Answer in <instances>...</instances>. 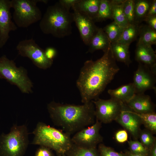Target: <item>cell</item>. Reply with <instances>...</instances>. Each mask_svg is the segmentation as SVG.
Instances as JSON below:
<instances>
[{"instance_id":"cell-1","label":"cell","mask_w":156,"mask_h":156,"mask_svg":"<svg viewBox=\"0 0 156 156\" xmlns=\"http://www.w3.org/2000/svg\"><path fill=\"white\" fill-rule=\"evenodd\" d=\"M97 60L86 61L76 81L83 103L95 100L114 79L120 68L111 46Z\"/></svg>"},{"instance_id":"cell-2","label":"cell","mask_w":156,"mask_h":156,"mask_svg":"<svg viewBox=\"0 0 156 156\" xmlns=\"http://www.w3.org/2000/svg\"><path fill=\"white\" fill-rule=\"evenodd\" d=\"M47 109L54 124L70 135L91 125L96 120L95 107L92 101L81 105L53 101L47 104Z\"/></svg>"},{"instance_id":"cell-3","label":"cell","mask_w":156,"mask_h":156,"mask_svg":"<svg viewBox=\"0 0 156 156\" xmlns=\"http://www.w3.org/2000/svg\"><path fill=\"white\" fill-rule=\"evenodd\" d=\"M39 23L41 31L46 34L62 38L72 34L73 13L62 6L58 2L47 8Z\"/></svg>"},{"instance_id":"cell-4","label":"cell","mask_w":156,"mask_h":156,"mask_svg":"<svg viewBox=\"0 0 156 156\" xmlns=\"http://www.w3.org/2000/svg\"><path fill=\"white\" fill-rule=\"evenodd\" d=\"M32 134V144L53 150L58 156L65 155L73 144L70 135L42 122L38 123Z\"/></svg>"},{"instance_id":"cell-5","label":"cell","mask_w":156,"mask_h":156,"mask_svg":"<svg viewBox=\"0 0 156 156\" xmlns=\"http://www.w3.org/2000/svg\"><path fill=\"white\" fill-rule=\"evenodd\" d=\"M1 138L0 152L3 156H22L29 143L27 127L25 125H14Z\"/></svg>"},{"instance_id":"cell-6","label":"cell","mask_w":156,"mask_h":156,"mask_svg":"<svg viewBox=\"0 0 156 156\" xmlns=\"http://www.w3.org/2000/svg\"><path fill=\"white\" fill-rule=\"evenodd\" d=\"M14 10L13 18L17 27L26 28L41 19L42 12L37 5L38 2L47 4V0H12Z\"/></svg>"},{"instance_id":"cell-7","label":"cell","mask_w":156,"mask_h":156,"mask_svg":"<svg viewBox=\"0 0 156 156\" xmlns=\"http://www.w3.org/2000/svg\"><path fill=\"white\" fill-rule=\"evenodd\" d=\"M0 78L16 86L23 93L33 92V83L28 76L27 70L22 66L17 67L14 61L5 55L0 57Z\"/></svg>"},{"instance_id":"cell-8","label":"cell","mask_w":156,"mask_h":156,"mask_svg":"<svg viewBox=\"0 0 156 156\" xmlns=\"http://www.w3.org/2000/svg\"><path fill=\"white\" fill-rule=\"evenodd\" d=\"M16 49L19 55L29 58L34 64L40 68L47 69L53 64V60L47 57L44 50L40 47L33 38L20 41L16 46Z\"/></svg>"},{"instance_id":"cell-9","label":"cell","mask_w":156,"mask_h":156,"mask_svg":"<svg viewBox=\"0 0 156 156\" xmlns=\"http://www.w3.org/2000/svg\"><path fill=\"white\" fill-rule=\"evenodd\" d=\"M92 101L95 107L96 119L101 123H107L116 120L125 104L112 98L107 100L99 98Z\"/></svg>"},{"instance_id":"cell-10","label":"cell","mask_w":156,"mask_h":156,"mask_svg":"<svg viewBox=\"0 0 156 156\" xmlns=\"http://www.w3.org/2000/svg\"><path fill=\"white\" fill-rule=\"evenodd\" d=\"M101 123L96 120L92 125L76 133L71 138L73 144L83 146L96 148L101 143L103 138L100 133Z\"/></svg>"},{"instance_id":"cell-11","label":"cell","mask_w":156,"mask_h":156,"mask_svg":"<svg viewBox=\"0 0 156 156\" xmlns=\"http://www.w3.org/2000/svg\"><path fill=\"white\" fill-rule=\"evenodd\" d=\"M156 73L147 66L139 63L135 72L133 82L135 94H142L148 90H156Z\"/></svg>"},{"instance_id":"cell-12","label":"cell","mask_w":156,"mask_h":156,"mask_svg":"<svg viewBox=\"0 0 156 156\" xmlns=\"http://www.w3.org/2000/svg\"><path fill=\"white\" fill-rule=\"evenodd\" d=\"M11 0H0V48L5 45L10 38L9 34L18 27L12 19Z\"/></svg>"},{"instance_id":"cell-13","label":"cell","mask_w":156,"mask_h":156,"mask_svg":"<svg viewBox=\"0 0 156 156\" xmlns=\"http://www.w3.org/2000/svg\"><path fill=\"white\" fill-rule=\"evenodd\" d=\"M115 120L129 131L135 139L138 138L141 131V121L136 113L126 104Z\"/></svg>"},{"instance_id":"cell-14","label":"cell","mask_w":156,"mask_h":156,"mask_svg":"<svg viewBox=\"0 0 156 156\" xmlns=\"http://www.w3.org/2000/svg\"><path fill=\"white\" fill-rule=\"evenodd\" d=\"M73 11L74 22L79 30L83 43L88 46L99 27L96 25L92 19L76 10Z\"/></svg>"},{"instance_id":"cell-15","label":"cell","mask_w":156,"mask_h":156,"mask_svg":"<svg viewBox=\"0 0 156 156\" xmlns=\"http://www.w3.org/2000/svg\"><path fill=\"white\" fill-rule=\"evenodd\" d=\"M135 58L139 63L147 66L156 73V55L151 46L137 43Z\"/></svg>"},{"instance_id":"cell-16","label":"cell","mask_w":156,"mask_h":156,"mask_svg":"<svg viewBox=\"0 0 156 156\" xmlns=\"http://www.w3.org/2000/svg\"><path fill=\"white\" fill-rule=\"evenodd\" d=\"M125 104L131 110L137 113L146 114L155 112V105L150 96L144 93L135 94Z\"/></svg>"},{"instance_id":"cell-17","label":"cell","mask_w":156,"mask_h":156,"mask_svg":"<svg viewBox=\"0 0 156 156\" xmlns=\"http://www.w3.org/2000/svg\"><path fill=\"white\" fill-rule=\"evenodd\" d=\"M101 0H79L72 8L94 20L96 18Z\"/></svg>"},{"instance_id":"cell-18","label":"cell","mask_w":156,"mask_h":156,"mask_svg":"<svg viewBox=\"0 0 156 156\" xmlns=\"http://www.w3.org/2000/svg\"><path fill=\"white\" fill-rule=\"evenodd\" d=\"M111 44L103 29L99 28L89 43L87 53H93L98 50H102L104 52L110 47Z\"/></svg>"},{"instance_id":"cell-19","label":"cell","mask_w":156,"mask_h":156,"mask_svg":"<svg viewBox=\"0 0 156 156\" xmlns=\"http://www.w3.org/2000/svg\"><path fill=\"white\" fill-rule=\"evenodd\" d=\"M107 92L111 98L125 103L128 102L135 94L133 83L122 85L115 89H109Z\"/></svg>"},{"instance_id":"cell-20","label":"cell","mask_w":156,"mask_h":156,"mask_svg":"<svg viewBox=\"0 0 156 156\" xmlns=\"http://www.w3.org/2000/svg\"><path fill=\"white\" fill-rule=\"evenodd\" d=\"M111 48L116 60L129 66L131 62L129 51V46L117 42L111 44Z\"/></svg>"},{"instance_id":"cell-21","label":"cell","mask_w":156,"mask_h":156,"mask_svg":"<svg viewBox=\"0 0 156 156\" xmlns=\"http://www.w3.org/2000/svg\"><path fill=\"white\" fill-rule=\"evenodd\" d=\"M124 1L125 0H110L112 19L114 22L124 28L129 25L124 12Z\"/></svg>"},{"instance_id":"cell-22","label":"cell","mask_w":156,"mask_h":156,"mask_svg":"<svg viewBox=\"0 0 156 156\" xmlns=\"http://www.w3.org/2000/svg\"><path fill=\"white\" fill-rule=\"evenodd\" d=\"M152 0H135V24L139 25L144 21Z\"/></svg>"},{"instance_id":"cell-23","label":"cell","mask_w":156,"mask_h":156,"mask_svg":"<svg viewBox=\"0 0 156 156\" xmlns=\"http://www.w3.org/2000/svg\"><path fill=\"white\" fill-rule=\"evenodd\" d=\"M137 43L152 46L156 44V31L147 25L140 26Z\"/></svg>"},{"instance_id":"cell-24","label":"cell","mask_w":156,"mask_h":156,"mask_svg":"<svg viewBox=\"0 0 156 156\" xmlns=\"http://www.w3.org/2000/svg\"><path fill=\"white\" fill-rule=\"evenodd\" d=\"M139 25L137 24H129L124 28L119 39L117 42L130 46L139 36Z\"/></svg>"},{"instance_id":"cell-25","label":"cell","mask_w":156,"mask_h":156,"mask_svg":"<svg viewBox=\"0 0 156 156\" xmlns=\"http://www.w3.org/2000/svg\"><path fill=\"white\" fill-rule=\"evenodd\" d=\"M65 155L66 156H99L96 148L83 146L73 143Z\"/></svg>"},{"instance_id":"cell-26","label":"cell","mask_w":156,"mask_h":156,"mask_svg":"<svg viewBox=\"0 0 156 156\" xmlns=\"http://www.w3.org/2000/svg\"><path fill=\"white\" fill-rule=\"evenodd\" d=\"M124 29L113 21L106 25L103 29L111 44L119 40Z\"/></svg>"},{"instance_id":"cell-27","label":"cell","mask_w":156,"mask_h":156,"mask_svg":"<svg viewBox=\"0 0 156 156\" xmlns=\"http://www.w3.org/2000/svg\"><path fill=\"white\" fill-rule=\"evenodd\" d=\"M112 19L110 0H101L98 12L94 22H101Z\"/></svg>"},{"instance_id":"cell-28","label":"cell","mask_w":156,"mask_h":156,"mask_svg":"<svg viewBox=\"0 0 156 156\" xmlns=\"http://www.w3.org/2000/svg\"><path fill=\"white\" fill-rule=\"evenodd\" d=\"M136 113L140 118L142 124L144 125L147 129L152 133H155L156 114L155 112L146 114Z\"/></svg>"},{"instance_id":"cell-29","label":"cell","mask_w":156,"mask_h":156,"mask_svg":"<svg viewBox=\"0 0 156 156\" xmlns=\"http://www.w3.org/2000/svg\"><path fill=\"white\" fill-rule=\"evenodd\" d=\"M123 10L129 24H136L135 23V0H125Z\"/></svg>"},{"instance_id":"cell-30","label":"cell","mask_w":156,"mask_h":156,"mask_svg":"<svg viewBox=\"0 0 156 156\" xmlns=\"http://www.w3.org/2000/svg\"><path fill=\"white\" fill-rule=\"evenodd\" d=\"M153 133L149 130L140 131L139 137L141 143L148 149H150L156 143L155 138Z\"/></svg>"},{"instance_id":"cell-31","label":"cell","mask_w":156,"mask_h":156,"mask_svg":"<svg viewBox=\"0 0 156 156\" xmlns=\"http://www.w3.org/2000/svg\"><path fill=\"white\" fill-rule=\"evenodd\" d=\"M131 152L147 156L148 150L138 140H130L128 142Z\"/></svg>"},{"instance_id":"cell-32","label":"cell","mask_w":156,"mask_h":156,"mask_svg":"<svg viewBox=\"0 0 156 156\" xmlns=\"http://www.w3.org/2000/svg\"><path fill=\"white\" fill-rule=\"evenodd\" d=\"M99 156H127L125 154L116 152L111 148L101 143L99 145Z\"/></svg>"},{"instance_id":"cell-33","label":"cell","mask_w":156,"mask_h":156,"mask_svg":"<svg viewBox=\"0 0 156 156\" xmlns=\"http://www.w3.org/2000/svg\"><path fill=\"white\" fill-rule=\"evenodd\" d=\"M34 156H55L51 149L43 146L40 147L36 151Z\"/></svg>"},{"instance_id":"cell-34","label":"cell","mask_w":156,"mask_h":156,"mask_svg":"<svg viewBox=\"0 0 156 156\" xmlns=\"http://www.w3.org/2000/svg\"><path fill=\"white\" fill-rule=\"evenodd\" d=\"M128 134L126 130H120L117 131L115 134V138L118 142L122 143L127 140Z\"/></svg>"},{"instance_id":"cell-35","label":"cell","mask_w":156,"mask_h":156,"mask_svg":"<svg viewBox=\"0 0 156 156\" xmlns=\"http://www.w3.org/2000/svg\"><path fill=\"white\" fill-rule=\"evenodd\" d=\"M79 0H60L58 2L64 8L70 11L71 8L73 7Z\"/></svg>"},{"instance_id":"cell-36","label":"cell","mask_w":156,"mask_h":156,"mask_svg":"<svg viewBox=\"0 0 156 156\" xmlns=\"http://www.w3.org/2000/svg\"><path fill=\"white\" fill-rule=\"evenodd\" d=\"M44 52L46 57L50 60H53L57 55L56 50L53 47H47L44 50Z\"/></svg>"},{"instance_id":"cell-37","label":"cell","mask_w":156,"mask_h":156,"mask_svg":"<svg viewBox=\"0 0 156 156\" xmlns=\"http://www.w3.org/2000/svg\"><path fill=\"white\" fill-rule=\"evenodd\" d=\"M144 21L146 22L147 25L156 31V16L147 17Z\"/></svg>"},{"instance_id":"cell-38","label":"cell","mask_w":156,"mask_h":156,"mask_svg":"<svg viewBox=\"0 0 156 156\" xmlns=\"http://www.w3.org/2000/svg\"><path fill=\"white\" fill-rule=\"evenodd\" d=\"M155 16H156V0H153L152 1L146 17Z\"/></svg>"},{"instance_id":"cell-39","label":"cell","mask_w":156,"mask_h":156,"mask_svg":"<svg viewBox=\"0 0 156 156\" xmlns=\"http://www.w3.org/2000/svg\"><path fill=\"white\" fill-rule=\"evenodd\" d=\"M150 149L151 150V156H156V143Z\"/></svg>"},{"instance_id":"cell-40","label":"cell","mask_w":156,"mask_h":156,"mask_svg":"<svg viewBox=\"0 0 156 156\" xmlns=\"http://www.w3.org/2000/svg\"><path fill=\"white\" fill-rule=\"evenodd\" d=\"M127 156H147L142 155L133 153L131 152L129 153Z\"/></svg>"},{"instance_id":"cell-41","label":"cell","mask_w":156,"mask_h":156,"mask_svg":"<svg viewBox=\"0 0 156 156\" xmlns=\"http://www.w3.org/2000/svg\"><path fill=\"white\" fill-rule=\"evenodd\" d=\"M62 156H66L65 155H64Z\"/></svg>"}]
</instances>
